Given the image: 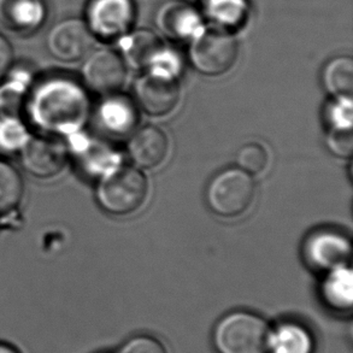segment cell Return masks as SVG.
Returning <instances> with one entry per match:
<instances>
[{
	"mask_svg": "<svg viewBox=\"0 0 353 353\" xmlns=\"http://www.w3.org/2000/svg\"><path fill=\"white\" fill-rule=\"evenodd\" d=\"M27 115L43 135L72 137L90 116V99L85 88L69 77H48L27 96Z\"/></svg>",
	"mask_w": 353,
	"mask_h": 353,
	"instance_id": "6da1fadb",
	"label": "cell"
},
{
	"mask_svg": "<svg viewBox=\"0 0 353 353\" xmlns=\"http://www.w3.org/2000/svg\"><path fill=\"white\" fill-rule=\"evenodd\" d=\"M148 181L137 168L117 167L99 177L96 198L101 209L112 216H128L140 210L148 199Z\"/></svg>",
	"mask_w": 353,
	"mask_h": 353,
	"instance_id": "7a4b0ae2",
	"label": "cell"
},
{
	"mask_svg": "<svg viewBox=\"0 0 353 353\" xmlns=\"http://www.w3.org/2000/svg\"><path fill=\"white\" fill-rule=\"evenodd\" d=\"M270 325L251 311H233L216 323L212 344L217 353H267Z\"/></svg>",
	"mask_w": 353,
	"mask_h": 353,
	"instance_id": "3957f363",
	"label": "cell"
},
{
	"mask_svg": "<svg viewBox=\"0 0 353 353\" xmlns=\"http://www.w3.org/2000/svg\"><path fill=\"white\" fill-rule=\"evenodd\" d=\"M256 183L253 176L239 168L219 172L206 188V204L222 219H238L246 214L254 201Z\"/></svg>",
	"mask_w": 353,
	"mask_h": 353,
	"instance_id": "277c9868",
	"label": "cell"
},
{
	"mask_svg": "<svg viewBox=\"0 0 353 353\" xmlns=\"http://www.w3.org/2000/svg\"><path fill=\"white\" fill-rule=\"evenodd\" d=\"M238 57L236 40L223 30L204 29L191 40L190 61L201 75L222 77L232 70Z\"/></svg>",
	"mask_w": 353,
	"mask_h": 353,
	"instance_id": "5b68a950",
	"label": "cell"
},
{
	"mask_svg": "<svg viewBox=\"0 0 353 353\" xmlns=\"http://www.w3.org/2000/svg\"><path fill=\"white\" fill-rule=\"evenodd\" d=\"M21 163L29 175L50 180L62 174L70 157V150L62 138L37 135L28 139L19 151Z\"/></svg>",
	"mask_w": 353,
	"mask_h": 353,
	"instance_id": "8992f818",
	"label": "cell"
},
{
	"mask_svg": "<svg viewBox=\"0 0 353 353\" xmlns=\"http://www.w3.org/2000/svg\"><path fill=\"white\" fill-rule=\"evenodd\" d=\"M134 17L133 0H91L85 22L94 38L112 41L128 33Z\"/></svg>",
	"mask_w": 353,
	"mask_h": 353,
	"instance_id": "52a82bcc",
	"label": "cell"
},
{
	"mask_svg": "<svg viewBox=\"0 0 353 353\" xmlns=\"http://www.w3.org/2000/svg\"><path fill=\"white\" fill-rule=\"evenodd\" d=\"M137 105L151 117H165L180 104L181 88L177 79L146 72L134 87Z\"/></svg>",
	"mask_w": 353,
	"mask_h": 353,
	"instance_id": "ba28073f",
	"label": "cell"
},
{
	"mask_svg": "<svg viewBox=\"0 0 353 353\" xmlns=\"http://www.w3.org/2000/svg\"><path fill=\"white\" fill-rule=\"evenodd\" d=\"M82 77L85 85L97 94H116L127 81V64L115 51L99 50L87 57Z\"/></svg>",
	"mask_w": 353,
	"mask_h": 353,
	"instance_id": "9c48e42d",
	"label": "cell"
},
{
	"mask_svg": "<svg viewBox=\"0 0 353 353\" xmlns=\"http://www.w3.org/2000/svg\"><path fill=\"white\" fill-rule=\"evenodd\" d=\"M94 37L86 22L69 19L56 24L48 35L46 45L50 54L63 63H75L88 56Z\"/></svg>",
	"mask_w": 353,
	"mask_h": 353,
	"instance_id": "30bf717a",
	"label": "cell"
},
{
	"mask_svg": "<svg viewBox=\"0 0 353 353\" xmlns=\"http://www.w3.org/2000/svg\"><path fill=\"white\" fill-rule=\"evenodd\" d=\"M304 259L317 272H330L346 267L351 259V243L339 232L317 230L306 239Z\"/></svg>",
	"mask_w": 353,
	"mask_h": 353,
	"instance_id": "8fae6325",
	"label": "cell"
},
{
	"mask_svg": "<svg viewBox=\"0 0 353 353\" xmlns=\"http://www.w3.org/2000/svg\"><path fill=\"white\" fill-rule=\"evenodd\" d=\"M156 24L161 33L176 41H191L205 29L201 11L182 0L164 3L158 9Z\"/></svg>",
	"mask_w": 353,
	"mask_h": 353,
	"instance_id": "7c38bea8",
	"label": "cell"
},
{
	"mask_svg": "<svg viewBox=\"0 0 353 353\" xmlns=\"http://www.w3.org/2000/svg\"><path fill=\"white\" fill-rule=\"evenodd\" d=\"M170 145L167 134L157 125H145L134 130L127 151L134 164L141 169H156L165 162Z\"/></svg>",
	"mask_w": 353,
	"mask_h": 353,
	"instance_id": "4fadbf2b",
	"label": "cell"
},
{
	"mask_svg": "<svg viewBox=\"0 0 353 353\" xmlns=\"http://www.w3.org/2000/svg\"><path fill=\"white\" fill-rule=\"evenodd\" d=\"M97 116L101 128L114 137L133 133L138 124L137 104L119 93L103 97Z\"/></svg>",
	"mask_w": 353,
	"mask_h": 353,
	"instance_id": "5bb4252c",
	"label": "cell"
},
{
	"mask_svg": "<svg viewBox=\"0 0 353 353\" xmlns=\"http://www.w3.org/2000/svg\"><path fill=\"white\" fill-rule=\"evenodd\" d=\"M45 17L43 0H0V23L16 33H32Z\"/></svg>",
	"mask_w": 353,
	"mask_h": 353,
	"instance_id": "9a60e30c",
	"label": "cell"
},
{
	"mask_svg": "<svg viewBox=\"0 0 353 353\" xmlns=\"http://www.w3.org/2000/svg\"><path fill=\"white\" fill-rule=\"evenodd\" d=\"M315 347V338L305 325L282 322L270 327L267 353H314Z\"/></svg>",
	"mask_w": 353,
	"mask_h": 353,
	"instance_id": "2e32d148",
	"label": "cell"
},
{
	"mask_svg": "<svg viewBox=\"0 0 353 353\" xmlns=\"http://www.w3.org/2000/svg\"><path fill=\"white\" fill-rule=\"evenodd\" d=\"M119 46L125 64L146 70L164 45L157 34L148 29H139L119 39Z\"/></svg>",
	"mask_w": 353,
	"mask_h": 353,
	"instance_id": "e0dca14e",
	"label": "cell"
},
{
	"mask_svg": "<svg viewBox=\"0 0 353 353\" xmlns=\"http://www.w3.org/2000/svg\"><path fill=\"white\" fill-rule=\"evenodd\" d=\"M321 286L325 305L336 312H349L353 305V276L347 265L330 272Z\"/></svg>",
	"mask_w": 353,
	"mask_h": 353,
	"instance_id": "ac0fdd59",
	"label": "cell"
},
{
	"mask_svg": "<svg viewBox=\"0 0 353 353\" xmlns=\"http://www.w3.org/2000/svg\"><path fill=\"white\" fill-rule=\"evenodd\" d=\"M248 0H203L201 14L221 29H233L248 14Z\"/></svg>",
	"mask_w": 353,
	"mask_h": 353,
	"instance_id": "d6986e66",
	"label": "cell"
},
{
	"mask_svg": "<svg viewBox=\"0 0 353 353\" xmlns=\"http://www.w3.org/2000/svg\"><path fill=\"white\" fill-rule=\"evenodd\" d=\"M322 83L334 99L352 98L353 59L339 56L330 59L322 72Z\"/></svg>",
	"mask_w": 353,
	"mask_h": 353,
	"instance_id": "ffe728a7",
	"label": "cell"
},
{
	"mask_svg": "<svg viewBox=\"0 0 353 353\" xmlns=\"http://www.w3.org/2000/svg\"><path fill=\"white\" fill-rule=\"evenodd\" d=\"M24 182L19 170L0 159V219L14 214L22 203Z\"/></svg>",
	"mask_w": 353,
	"mask_h": 353,
	"instance_id": "44dd1931",
	"label": "cell"
},
{
	"mask_svg": "<svg viewBox=\"0 0 353 353\" xmlns=\"http://www.w3.org/2000/svg\"><path fill=\"white\" fill-rule=\"evenodd\" d=\"M75 137L79 139L75 143V148L87 172L101 176L119 165V159L114 151L99 143H90L86 138H81L79 133L75 134Z\"/></svg>",
	"mask_w": 353,
	"mask_h": 353,
	"instance_id": "7402d4cb",
	"label": "cell"
},
{
	"mask_svg": "<svg viewBox=\"0 0 353 353\" xmlns=\"http://www.w3.org/2000/svg\"><path fill=\"white\" fill-rule=\"evenodd\" d=\"M29 138L28 129L17 116L0 117V153H19Z\"/></svg>",
	"mask_w": 353,
	"mask_h": 353,
	"instance_id": "603a6c76",
	"label": "cell"
},
{
	"mask_svg": "<svg viewBox=\"0 0 353 353\" xmlns=\"http://www.w3.org/2000/svg\"><path fill=\"white\" fill-rule=\"evenodd\" d=\"M269 152L267 148L258 143H250L239 150L236 164L239 169L251 176H257L267 170L269 165Z\"/></svg>",
	"mask_w": 353,
	"mask_h": 353,
	"instance_id": "cb8c5ba5",
	"label": "cell"
},
{
	"mask_svg": "<svg viewBox=\"0 0 353 353\" xmlns=\"http://www.w3.org/2000/svg\"><path fill=\"white\" fill-rule=\"evenodd\" d=\"M28 83L26 75H19L0 87V110L3 111V115L17 116L23 104Z\"/></svg>",
	"mask_w": 353,
	"mask_h": 353,
	"instance_id": "d4e9b609",
	"label": "cell"
},
{
	"mask_svg": "<svg viewBox=\"0 0 353 353\" xmlns=\"http://www.w3.org/2000/svg\"><path fill=\"white\" fill-rule=\"evenodd\" d=\"M182 67H183V63L179 53L175 52L172 48L163 46L162 50L157 53V56L153 58L152 62L150 63L146 70L162 77L177 79L181 74Z\"/></svg>",
	"mask_w": 353,
	"mask_h": 353,
	"instance_id": "484cf974",
	"label": "cell"
},
{
	"mask_svg": "<svg viewBox=\"0 0 353 353\" xmlns=\"http://www.w3.org/2000/svg\"><path fill=\"white\" fill-rule=\"evenodd\" d=\"M325 146L335 157L350 159L353 153L352 127H330Z\"/></svg>",
	"mask_w": 353,
	"mask_h": 353,
	"instance_id": "4316f807",
	"label": "cell"
},
{
	"mask_svg": "<svg viewBox=\"0 0 353 353\" xmlns=\"http://www.w3.org/2000/svg\"><path fill=\"white\" fill-rule=\"evenodd\" d=\"M117 353H168V350L157 338L141 334L127 340Z\"/></svg>",
	"mask_w": 353,
	"mask_h": 353,
	"instance_id": "83f0119b",
	"label": "cell"
},
{
	"mask_svg": "<svg viewBox=\"0 0 353 353\" xmlns=\"http://www.w3.org/2000/svg\"><path fill=\"white\" fill-rule=\"evenodd\" d=\"M330 127H352V98H340L330 104L327 111Z\"/></svg>",
	"mask_w": 353,
	"mask_h": 353,
	"instance_id": "f1b7e54d",
	"label": "cell"
},
{
	"mask_svg": "<svg viewBox=\"0 0 353 353\" xmlns=\"http://www.w3.org/2000/svg\"><path fill=\"white\" fill-rule=\"evenodd\" d=\"M14 62V50L9 40L0 34V80L9 72Z\"/></svg>",
	"mask_w": 353,
	"mask_h": 353,
	"instance_id": "f546056e",
	"label": "cell"
},
{
	"mask_svg": "<svg viewBox=\"0 0 353 353\" xmlns=\"http://www.w3.org/2000/svg\"><path fill=\"white\" fill-rule=\"evenodd\" d=\"M0 353H21L19 350L16 349L12 345L0 341Z\"/></svg>",
	"mask_w": 353,
	"mask_h": 353,
	"instance_id": "4dcf8cb0",
	"label": "cell"
}]
</instances>
